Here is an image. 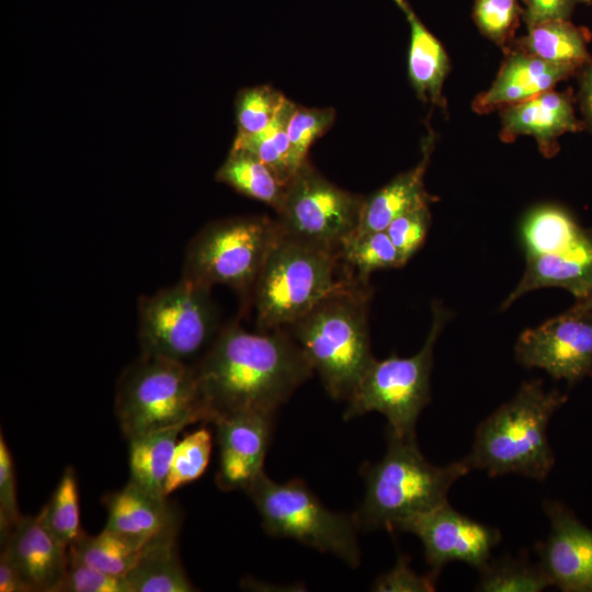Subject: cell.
Here are the masks:
<instances>
[{"label": "cell", "instance_id": "cell-1", "mask_svg": "<svg viewBox=\"0 0 592 592\" xmlns=\"http://www.w3.org/2000/svg\"><path fill=\"white\" fill-rule=\"evenodd\" d=\"M208 422L238 411L277 412L315 372L286 328H220L194 365Z\"/></svg>", "mask_w": 592, "mask_h": 592}, {"label": "cell", "instance_id": "cell-2", "mask_svg": "<svg viewBox=\"0 0 592 592\" xmlns=\"http://www.w3.org/2000/svg\"><path fill=\"white\" fill-rule=\"evenodd\" d=\"M368 287L363 282L350 284L284 327L318 373L328 395L337 400L349 399L374 360Z\"/></svg>", "mask_w": 592, "mask_h": 592}, {"label": "cell", "instance_id": "cell-3", "mask_svg": "<svg viewBox=\"0 0 592 592\" xmlns=\"http://www.w3.org/2000/svg\"><path fill=\"white\" fill-rule=\"evenodd\" d=\"M566 401L565 394L546 390L540 380L523 383L511 400L479 424L466 463L491 477L515 474L545 479L555 464L547 426Z\"/></svg>", "mask_w": 592, "mask_h": 592}, {"label": "cell", "instance_id": "cell-4", "mask_svg": "<svg viewBox=\"0 0 592 592\" xmlns=\"http://www.w3.org/2000/svg\"><path fill=\"white\" fill-rule=\"evenodd\" d=\"M470 467L465 459L436 466L418 447L415 437L388 434L384 457L364 466L365 494L354 517L360 528L396 532L403 521L447 502V493Z\"/></svg>", "mask_w": 592, "mask_h": 592}, {"label": "cell", "instance_id": "cell-5", "mask_svg": "<svg viewBox=\"0 0 592 592\" xmlns=\"http://www.w3.org/2000/svg\"><path fill=\"white\" fill-rule=\"evenodd\" d=\"M340 262L338 255L281 235L252 289L258 328L287 327L329 295L361 282L352 273L339 275Z\"/></svg>", "mask_w": 592, "mask_h": 592}, {"label": "cell", "instance_id": "cell-6", "mask_svg": "<svg viewBox=\"0 0 592 592\" xmlns=\"http://www.w3.org/2000/svg\"><path fill=\"white\" fill-rule=\"evenodd\" d=\"M115 414L126 440L208 422L193 365L141 355L119 376Z\"/></svg>", "mask_w": 592, "mask_h": 592}, {"label": "cell", "instance_id": "cell-7", "mask_svg": "<svg viewBox=\"0 0 592 592\" xmlns=\"http://www.w3.org/2000/svg\"><path fill=\"white\" fill-rule=\"evenodd\" d=\"M267 534L334 555L352 568L361 561L354 514L330 511L300 479L277 482L263 471L246 490Z\"/></svg>", "mask_w": 592, "mask_h": 592}, {"label": "cell", "instance_id": "cell-8", "mask_svg": "<svg viewBox=\"0 0 592 592\" xmlns=\"http://www.w3.org/2000/svg\"><path fill=\"white\" fill-rule=\"evenodd\" d=\"M448 317L449 312L442 304L433 303L430 330L414 355L374 358L346 400L344 419L379 412L388 421V434L400 439L415 437L418 418L430 401L434 345Z\"/></svg>", "mask_w": 592, "mask_h": 592}, {"label": "cell", "instance_id": "cell-9", "mask_svg": "<svg viewBox=\"0 0 592 592\" xmlns=\"http://www.w3.org/2000/svg\"><path fill=\"white\" fill-rule=\"evenodd\" d=\"M280 237L277 221L266 216L212 221L189 242L182 278L208 288L226 285L246 296Z\"/></svg>", "mask_w": 592, "mask_h": 592}, {"label": "cell", "instance_id": "cell-10", "mask_svg": "<svg viewBox=\"0 0 592 592\" xmlns=\"http://www.w3.org/2000/svg\"><path fill=\"white\" fill-rule=\"evenodd\" d=\"M219 330L210 288L182 277L138 300L141 355L194 366Z\"/></svg>", "mask_w": 592, "mask_h": 592}, {"label": "cell", "instance_id": "cell-11", "mask_svg": "<svg viewBox=\"0 0 592 592\" xmlns=\"http://www.w3.org/2000/svg\"><path fill=\"white\" fill-rule=\"evenodd\" d=\"M363 200L306 160L288 181L276 212L281 235L340 258L343 243L358 229Z\"/></svg>", "mask_w": 592, "mask_h": 592}, {"label": "cell", "instance_id": "cell-12", "mask_svg": "<svg viewBox=\"0 0 592 592\" xmlns=\"http://www.w3.org/2000/svg\"><path fill=\"white\" fill-rule=\"evenodd\" d=\"M515 360L568 385L592 377V309L573 305L567 312L524 330L515 343Z\"/></svg>", "mask_w": 592, "mask_h": 592}, {"label": "cell", "instance_id": "cell-13", "mask_svg": "<svg viewBox=\"0 0 592 592\" xmlns=\"http://www.w3.org/2000/svg\"><path fill=\"white\" fill-rule=\"evenodd\" d=\"M396 532L415 535L432 571L448 562H465L481 570L500 542V532L454 510L448 502L400 523Z\"/></svg>", "mask_w": 592, "mask_h": 592}, {"label": "cell", "instance_id": "cell-14", "mask_svg": "<svg viewBox=\"0 0 592 592\" xmlns=\"http://www.w3.org/2000/svg\"><path fill=\"white\" fill-rule=\"evenodd\" d=\"M275 415L248 410L224 414L212 422L219 452L216 483L221 490L246 491L264 471Z\"/></svg>", "mask_w": 592, "mask_h": 592}, {"label": "cell", "instance_id": "cell-15", "mask_svg": "<svg viewBox=\"0 0 592 592\" xmlns=\"http://www.w3.org/2000/svg\"><path fill=\"white\" fill-rule=\"evenodd\" d=\"M550 530L537 545L539 565L551 584L567 592H592V530L557 501H545Z\"/></svg>", "mask_w": 592, "mask_h": 592}, {"label": "cell", "instance_id": "cell-16", "mask_svg": "<svg viewBox=\"0 0 592 592\" xmlns=\"http://www.w3.org/2000/svg\"><path fill=\"white\" fill-rule=\"evenodd\" d=\"M107 512L105 530L144 548L180 531L179 511L167 496L155 494L130 482L103 498Z\"/></svg>", "mask_w": 592, "mask_h": 592}, {"label": "cell", "instance_id": "cell-17", "mask_svg": "<svg viewBox=\"0 0 592 592\" xmlns=\"http://www.w3.org/2000/svg\"><path fill=\"white\" fill-rule=\"evenodd\" d=\"M3 555L32 592H58L69 566V548L57 542L38 515L22 516L1 542Z\"/></svg>", "mask_w": 592, "mask_h": 592}, {"label": "cell", "instance_id": "cell-18", "mask_svg": "<svg viewBox=\"0 0 592 592\" xmlns=\"http://www.w3.org/2000/svg\"><path fill=\"white\" fill-rule=\"evenodd\" d=\"M571 90H549L525 102L500 110V138L512 143L525 135L533 137L543 156L554 157L558 150V138L566 133L583 129V121L574 113Z\"/></svg>", "mask_w": 592, "mask_h": 592}, {"label": "cell", "instance_id": "cell-19", "mask_svg": "<svg viewBox=\"0 0 592 592\" xmlns=\"http://www.w3.org/2000/svg\"><path fill=\"white\" fill-rule=\"evenodd\" d=\"M505 57L491 87L473 101V110L487 114L525 102L566 80L578 70L570 66L543 60L514 45L504 50Z\"/></svg>", "mask_w": 592, "mask_h": 592}, {"label": "cell", "instance_id": "cell-20", "mask_svg": "<svg viewBox=\"0 0 592 592\" xmlns=\"http://www.w3.org/2000/svg\"><path fill=\"white\" fill-rule=\"evenodd\" d=\"M525 257L524 274L502 303V309L524 294L542 287L565 288L577 299L592 291V230L582 242L567 251Z\"/></svg>", "mask_w": 592, "mask_h": 592}, {"label": "cell", "instance_id": "cell-21", "mask_svg": "<svg viewBox=\"0 0 592 592\" xmlns=\"http://www.w3.org/2000/svg\"><path fill=\"white\" fill-rule=\"evenodd\" d=\"M434 145V134L429 129L422 143V158L419 163L364 197L356 232L386 230L398 216L418 206L430 205L434 197L426 192L423 178Z\"/></svg>", "mask_w": 592, "mask_h": 592}, {"label": "cell", "instance_id": "cell-22", "mask_svg": "<svg viewBox=\"0 0 592 592\" xmlns=\"http://www.w3.org/2000/svg\"><path fill=\"white\" fill-rule=\"evenodd\" d=\"M410 26L408 75L417 96L424 103L446 109L443 86L449 70L441 42L428 30L408 0H392Z\"/></svg>", "mask_w": 592, "mask_h": 592}, {"label": "cell", "instance_id": "cell-23", "mask_svg": "<svg viewBox=\"0 0 592 592\" xmlns=\"http://www.w3.org/2000/svg\"><path fill=\"white\" fill-rule=\"evenodd\" d=\"M125 578L130 592L196 591L180 560L175 536L146 545Z\"/></svg>", "mask_w": 592, "mask_h": 592}, {"label": "cell", "instance_id": "cell-24", "mask_svg": "<svg viewBox=\"0 0 592 592\" xmlns=\"http://www.w3.org/2000/svg\"><path fill=\"white\" fill-rule=\"evenodd\" d=\"M514 45L548 62L579 70L592 56L588 49L589 32L569 20H554L532 25Z\"/></svg>", "mask_w": 592, "mask_h": 592}, {"label": "cell", "instance_id": "cell-25", "mask_svg": "<svg viewBox=\"0 0 592 592\" xmlns=\"http://www.w3.org/2000/svg\"><path fill=\"white\" fill-rule=\"evenodd\" d=\"M183 430L174 426L128 439V482L151 493L166 496V481Z\"/></svg>", "mask_w": 592, "mask_h": 592}, {"label": "cell", "instance_id": "cell-26", "mask_svg": "<svg viewBox=\"0 0 592 592\" xmlns=\"http://www.w3.org/2000/svg\"><path fill=\"white\" fill-rule=\"evenodd\" d=\"M590 231L580 227L565 208L542 205L524 218L521 237L525 254L554 253L578 246Z\"/></svg>", "mask_w": 592, "mask_h": 592}, {"label": "cell", "instance_id": "cell-27", "mask_svg": "<svg viewBox=\"0 0 592 592\" xmlns=\"http://www.w3.org/2000/svg\"><path fill=\"white\" fill-rule=\"evenodd\" d=\"M216 179L237 192L271 206L275 212L282 205L287 185L253 153L234 146L218 169Z\"/></svg>", "mask_w": 592, "mask_h": 592}, {"label": "cell", "instance_id": "cell-28", "mask_svg": "<svg viewBox=\"0 0 592 592\" xmlns=\"http://www.w3.org/2000/svg\"><path fill=\"white\" fill-rule=\"evenodd\" d=\"M296 105L286 99L267 127L253 135L237 134L232 145L253 153L286 184L294 175L289 163L287 126Z\"/></svg>", "mask_w": 592, "mask_h": 592}, {"label": "cell", "instance_id": "cell-29", "mask_svg": "<svg viewBox=\"0 0 592 592\" xmlns=\"http://www.w3.org/2000/svg\"><path fill=\"white\" fill-rule=\"evenodd\" d=\"M141 548L103 528L96 535L83 533L70 547L69 555L104 572L125 577L137 562Z\"/></svg>", "mask_w": 592, "mask_h": 592}, {"label": "cell", "instance_id": "cell-30", "mask_svg": "<svg viewBox=\"0 0 592 592\" xmlns=\"http://www.w3.org/2000/svg\"><path fill=\"white\" fill-rule=\"evenodd\" d=\"M339 255L344 266L364 283L374 271L406 264L385 230L355 232L343 243Z\"/></svg>", "mask_w": 592, "mask_h": 592}, {"label": "cell", "instance_id": "cell-31", "mask_svg": "<svg viewBox=\"0 0 592 592\" xmlns=\"http://www.w3.org/2000/svg\"><path fill=\"white\" fill-rule=\"evenodd\" d=\"M37 515L48 533L68 548L84 533L80 523L78 480L72 467L65 469L50 499Z\"/></svg>", "mask_w": 592, "mask_h": 592}, {"label": "cell", "instance_id": "cell-32", "mask_svg": "<svg viewBox=\"0 0 592 592\" xmlns=\"http://www.w3.org/2000/svg\"><path fill=\"white\" fill-rule=\"evenodd\" d=\"M480 571L478 590L485 592H538L553 585L539 563L503 557Z\"/></svg>", "mask_w": 592, "mask_h": 592}, {"label": "cell", "instance_id": "cell-33", "mask_svg": "<svg viewBox=\"0 0 592 592\" xmlns=\"http://www.w3.org/2000/svg\"><path fill=\"white\" fill-rule=\"evenodd\" d=\"M213 448V435L201 428L179 440L164 486L168 497L177 489L198 479L206 470Z\"/></svg>", "mask_w": 592, "mask_h": 592}, {"label": "cell", "instance_id": "cell-34", "mask_svg": "<svg viewBox=\"0 0 592 592\" xmlns=\"http://www.w3.org/2000/svg\"><path fill=\"white\" fill-rule=\"evenodd\" d=\"M334 119L335 110L332 107L296 105L287 126L289 163L294 174L307 160L309 147L332 126Z\"/></svg>", "mask_w": 592, "mask_h": 592}, {"label": "cell", "instance_id": "cell-35", "mask_svg": "<svg viewBox=\"0 0 592 592\" xmlns=\"http://www.w3.org/2000/svg\"><path fill=\"white\" fill-rule=\"evenodd\" d=\"M287 98L274 88L263 84L244 89L236 100L239 135H253L267 127Z\"/></svg>", "mask_w": 592, "mask_h": 592}, {"label": "cell", "instance_id": "cell-36", "mask_svg": "<svg viewBox=\"0 0 592 592\" xmlns=\"http://www.w3.org/2000/svg\"><path fill=\"white\" fill-rule=\"evenodd\" d=\"M523 15L517 0H475L473 16L480 32L505 50Z\"/></svg>", "mask_w": 592, "mask_h": 592}, {"label": "cell", "instance_id": "cell-37", "mask_svg": "<svg viewBox=\"0 0 592 592\" xmlns=\"http://www.w3.org/2000/svg\"><path fill=\"white\" fill-rule=\"evenodd\" d=\"M430 220L429 205H421L398 216L386 228L385 231L406 263L424 242Z\"/></svg>", "mask_w": 592, "mask_h": 592}, {"label": "cell", "instance_id": "cell-38", "mask_svg": "<svg viewBox=\"0 0 592 592\" xmlns=\"http://www.w3.org/2000/svg\"><path fill=\"white\" fill-rule=\"evenodd\" d=\"M58 592H130L125 577L86 565L69 555V566Z\"/></svg>", "mask_w": 592, "mask_h": 592}, {"label": "cell", "instance_id": "cell-39", "mask_svg": "<svg viewBox=\"0 0 592 592\" xmlns=\"http://www.w3.org/2000/svg\"><path fill=\"white\" fill-rule=\"evenodd\" d=\"M23 515L16 498V475L11 452L0 434V535L1 542L8 536Z\"/></svg>", "mask_w": 592, "mask_h": 592}, {"label": "cell", "instance_id": "cell-40", "mask_svg": "<svg viewBox=\"0 0 592 592\" xmlns=\"http://www.w3.org/2000/svg\"><path fill=\"white\" fill-rule=\"evenodd\" d=\"M409 558L400 555L395 567L378 577L373 590L378 592H431L435 590L437 572L420 576L410 568Z\"/></svg>", "mask_w": 592, "mask_h": 592}, {"label": "cell", "instance_id": "cell-41", "mask_svg": "<svg viewBox=\"0 0 592 592\" xmlns=\"http://www.w3.org/2000/svg\"><path fill=\"white\" fill-rule=\"evenodd\" d=\"M523 20L527 27L537 23L569 20L578 4H591L592 0H523Z\"/></svg>", "mask_w": 592, "mask_h": 592}, {"label": "cell", "instance_id": "cell-42", "mask_svg": "<svg viewBox=\"0 0 592 592\" xmlns=\"http://www.w3.org/2000/svg\"><path fill=\"white\" fill-rule=\"evenodd\" d=\"M578 101L583 115V124L592 133V59L578 72Z\"/></svg>", "mask_w": 592, "mask_h": 592}, {"label": "cell", "instance_id": "cell-43", "mask_svg": "<svg viewBox=\"0 0 592 592\" xmlns=\"http://www.w3.org/2000/svg\"><path fill=\"white\" fill-rule=\"evenodd\" d=\"M0 592H32L20 572L3 556H0Z\"/></svg>", "mask_w": 592, "mask_h": 592}, {"label": "cell", "instance_id": "cell-44", "mask_svg": "<svg viewBox=\"0 0 592 592\" xmlns=\"http://www.w3.org/2000/svg\"><path fill=\"white\" fill-rule=\"evenodd\" d=\"M574 305L585 309H592V291L585 297L577 299Z\"/></svg>", "mask_w": 592, "mask_h": 592}]
</instances>
